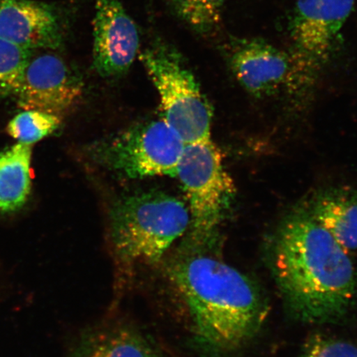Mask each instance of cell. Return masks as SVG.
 I'll return each instance as SVG.
<instances>
[{
  "label": "cell",
  "mask_w": 357,
  "mask_h": 357,
  "mask_svg": "<svg viewBox=\"0 0 357 357\" xmlns=\"http://www.w3.org/2000/svg\"><path fill=\"white\" fill-rule=\"evenodd\" d=\"M188 208L159 191L135 192L119 199L110 212L111 243L120 264L158 262L190 229Z\"/></svg>",
  "instance_id": "3957f363"
},
{
  "label": "cell",
  "mask_w": 357,
  "mask_h": 357,
  "mask_svg": "<svg viewBox=\"0 0 357 357\" xmlns=\"http://www.w3.org/2000/svg\"><path fill=\"white\" fill-rule=\"evenodd\" d=\"M0 38L29 50H56L64 42L54 8L32 0H0Z\"/></svg>",
  "instance_id": "8fae6325"
},
{
  "label": "cell",
  "mask_w": 357,
  "mask_h": 357,
  "mask_svg": "<svg viewBox=\"0 0 357 357\" xmlns=\"http://www.w3.org/2000/svg\"><path fill=\"white\" fill-rule=\"evenodd\" d=\"M83 87L82 79L62 58L44 53L30 58L15 96L21 109L62 119L78 105Z\"/></svg>",
  "instance_id": "52a82bcc"
},
{
  "label": "cell",
  "mask_w": 357,
  "mask_h": 357,
  "mask_svg": "<svg viewBox=\"0 0 357 357\" xmlns=\"http://www.w3.org/2000/svg\"><path fill=\"white\" fill-rule=\"evenodd\" d=\"M185 146L162 118L97 142L89 153L97 164L128 178L176 177Z\"/></svg>",
  "instance_id": "8992f818"
},
{
  "label": "cell",
  "mask_w": 357,
  "mask_h": 357,
  "mask_svg": "<svg viewBox=\"0 0 357 357\" xmlns=\"http://www.w3.org/2000/svg\"><path fill=\"white\" fill-rule=\"evenodd\" d=\"M93 66L102 77H118L130 69L140 47V33L122 0H96Z\"/></svg>",
  "instance_id": "9c48e42d"
},
{
  "label": "cell",
  "mask_w": 357,
  "mask_h": 357,
  "mask_svg": "<svg viewBox=\"0 0 357 357\" xmlns=\"http://www.w3.org/2000/svg\"><path fill=\"white\" fill-rule=\"evenodd\" d=\"M298 357H357V346L317 335L306 343Z\"/></svg>",
  "instance_id": "ac0fdd59"
},
{
  "label": "cell",
  "mask_w": 357,
  "mask_h": 357,
  "mask_svg": "<svg viewBox=\"0 0 357 357\" xmlns=\"http://www.w3.org/2000/svg\"><path fill=\"white\" fill-rule=\"evenodd\" d=\"M84 351L83 357H165L153 342L129 329L98 335Z\"/></svg>",
  "instance_id": "5bb4252c"
},
{
  "label": "cell",
  "mask_w": 357,
  "mask_h": 357,
  "mask_svg": "<svg viewBox=\"0 0 357 357\" xmlns=\"http://www.w3.org/2000/svg\"><path fill=\"white\" fill-rule=\"evenodd\" d=\"M229 60L241 86L259 98L273 95L309 69L296 54L259 38L234 40Z\"/></svg>",
  "instance_id": "ba28073f"
},
{
  "label": "cell",
  "mask_w": 357,
  "mask_h": 357,
  "mask_svg": "<svg viewBox=\"0 0 357 357\" xmlns=\"http://www.w3.org/2000/svg\"><path fill=\"white\" fill-rule=\"evenodd\" d=\"M172 11L195 33H211L220 25L226 0H169Z\"/></svg>",
  "instance_id": "9a60e30c"
},
{
  "label": "cell",
  "mask_w": 357,
  "mask_h": 357,
  "mask_svg": "<svg viewBox=\"0 0 357 357\" xmlns=\"http://www.w3.org/2000/svg\"><path fill=\"white\" fill-rule=\"evenodd\" d=\"M272 271L292 314L303 322H337L357 291L354 262L309 212L284 220L271 245Z\"/></svg>",
  "instance_id": "6da1fadb"
},
{
  "label": "cell",
  "mask_w": 357,
  "mask_h": 357,
  "mask_svg": "<svg viewBox=\"0 0 357 357\" xmlns=\"http://www.w3.org/2000/svg\"><path fill=\"white\" fill-rule=\"evenodd\" d=\"M32 146L17 142L0 154V212L19 211L32 189Z\"/></svg>",
  "instance_id": "4fadbf2b"
},
{
  "label": "cell",
  "mask_w": 357,
  "mask_h": 357,
  "mask_svg": "<svg viewBox=\"0 0 357 357\" xmlns=\"http://www.w3.org/2000/svg\"><path fill=\"white\" fill-rule=\"evenodd\" d=\"M33 52L0 38V99L15 95Z\"/></svg>",
  "instance_id": "e0dca14e"
},
{
  "label": "cell",
  "mask_w": 357,
  "mask_h": 357,
  "mask_svg": "<svg viewBox=\"0 0 357 357\" xmlns=\"http://www.w3.org/2000/svg\"><path fill=\"white\" fill-rule=\"evenodd\" d=\"M140 60L158 91L165 121L185 144L211 139V106L181 53L156 42Z\"/></svg>",
  "instance_id": "277c9868"
},
{
  "label": "cell",
  "mask_w": 357,
  "mask_h": 357,
  "mask_svg": "<svg viewBox=\"0 0 357 357\" xmlns=\"http://www.w3.org/2000/svg\"><path fill=\"white\" fill-rule=\"evenodd\" d=\"M309 213L347 252L357 250L356 192L325 190L317 196Z\"/></svg>",
  "instance_id": "7c38bea8"
},
{
  "label": "cell",
  "mask_w": 357,
  "mask_h": 357,
  "mask_svg": "<svg viewBox=\"0 0 357 357\" xmlns=\"http://www.w3.org/2000/svg\"><path fill=\"white\" fill-rule=\"evenodd\" d=\"M354 4L355 0H298L291 38L294 54L307 68L328 60Z\"/></svg>",
  "instance_id": "30bf717a"
},
{
  "label": "cell",
  "mask_w": 357,
  "mask_h": 357,
  "mask_svg": "<svg viewBox=\"0 0 357 357\" xmlns=\"http://www.w3.org/2000/svg\"><path fill=\"white\" fill-rule=\"evenodd\" d=\"M61 119L41 111L24 110L8 123L7 132L20 144L32 146L55 132Z\"/></svg>",
  "instance_id": "2e32d148"
},
{
  "label": "cell",
  "mask_w": 357,
  "mask_h": 357,
  "mask_svg": "<svg viewBox=\"0 0 357 357\" xmlns=\"http://www.w3.org/2000/svg\"><path fill=\"white\" fill-rule=\"evenodd\" d=\"M222 155L211 139L185 144L177 176L190 213V231L197 245L212 243L229 213L236 189Z\"/></svg>",
  "instance_id": "5b68a950"
},
{
  "label": "cell",
  "mask_w": 357,
  "mask_h": 357,
  "mask_svg": "<svg viewBox=\"0 0 357 357\" xmlns=\"http://www.w3.org/2000/svg\"><path fill=\"white\" fill-rule=\"evenodd\" d=\"M168 274L188 310L194 341L209 356L235 354L265 323L269 309L264 297L227 263L195 253L174 262Z\"/></svg>",
  "instance_id": "7a4b0ae2"
}]
</instances>
